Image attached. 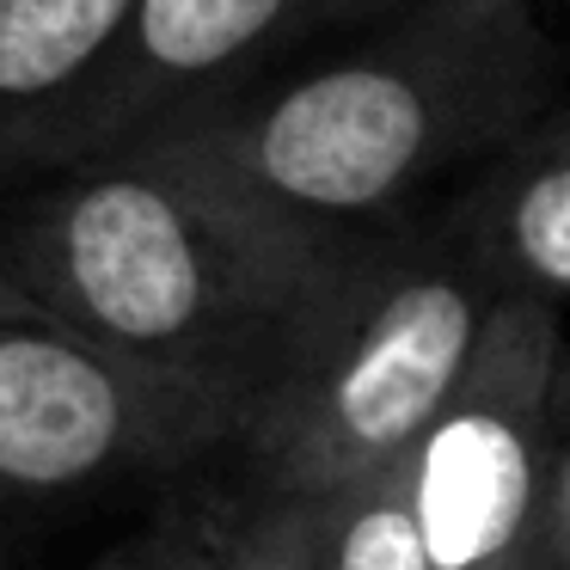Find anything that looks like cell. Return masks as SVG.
Wrapping results in <instances>:
<instances>
[{
    "instance_id": "cell-12",
    "label": "cell",
    "mask_w": 570,
    "mask_h": 570,
    "mask_svg": "<svg viewBox=\"0 0 570 570\" xmlns=\"http://www.w3.org/2000/svg\"><path fill=\"white\" fill-rule=\"evenodd\" d=\"M99 570H185V558H178L173 528H148L136 540H124L117 552H105Z\"/></svg>"
},
{
    "instance_id": "cell-11",
    "label": "cell",
    "mask_w": 570,
    "mask_h": 570,
    "mask_svg": "<svg viewBox=\"0 0 570 570\" xmlns=\"http://www.w3.org/2000/svg\"><path fill=\"white\" fill-rule=\"evenodd\" d=\"M533 552L570 570V344L546 405V448H540V497H533Z\"/></svg>"
},
{
    "instance_id": "cell-8",
    "label": "cell",
    "mask_w": 570,
    "mask_h": 570,
    "mask_svg": "<svg viewBox=\"0 0 570 570\" xmlns=\"http://www.w3.org/2000/svg\"><path fill=\"white\" fill-rule=\"evenodd\" d=\"M136 0H0V190L50 173L75 99Z\"/></svg>"
},
{
    "instance_id": "cell-3",
    "label": "cell",
    "mask_w": 570,
    "mask_h": 570,
    "mask_svg": "<svg viewBox=\"0 0 570 570\" xmlns=\"http://www.w3.org/2000/svg\"><path fill=\"white\" fill-rule=\"evenodd\" d=\"M497 295L448 209L368 234L239 423L246 479L320 503L405 466L466 374Z\"/></svg>"
},
{
    "instance_id": "cell-4",
    "label": "cell",
    "mask_w": 570,
    "mask_h": 570,
    "mask_svg": "<svg viewBox=\"0 0 570 570\" xmlns=\"http://www.w3.org/2000/svg\"><path fill=\"white\" fill-rule=\"evenodd\" d=\"M234 448L203 399L129 368L0 271V521L68 509Z\"/></svg>"
},
{
    "instance_id": "cell-15",
    "label": "cell",
    "mask_w": 570,
    "mask_h": 570,
    "mask_svg": "<svg viewBox=\"0 0 570 570\" xmlns=\"http://www.w3.org/2000/svg\"><path fill=\"white\" fill-rule=\"evenodd\" d=\"M7 540H13V521H0V570H7Z\"/></svg>"
},
{
    "instance_id": "cell-14",
    "label": "cell",
    "mask_w": 570,
    "mask_h": 570,
    "mask_svg": "<svg viewBox=\"0 0 570 570\" xmlns=\"http://www.w3.org/2000/svg\"><path fill=\"white\" fill-rule=\"evenodd\" d=\"M393 7H405V0H350V19H381Z\"/></svg>"
},
{
    "instance_id": "cell-6",
    "label": "cell",
    "mask_w": 570,
    "mask_h": 570,
    "mask_svg": "<svg viewBox=\"0 0 570 570\" xmlns=\"http://www.w3.org/2000/svg\"><path fill=\"white\" fill-rule=\"evenodd\" d=\"M320 26H350V0H136L56 136L50 173L117 154L271 75L276 56Z\"/></svg>"
},
{
    "instance_id": "cell-5",
    "label": "cell",
    "mask_w": 570,
    "mask_h": 570,
    "mask_svg": "<svg viewBox=\"0 0 570 570\" xmlns=\"http://www.w3.org/2000/svg\"><path fill=\"white\" fill-rule=\"evenodd\" d=\"M558 362L564 320L552 301L497 295L466 374L405 460L435 570H497L533 540Z\"/></svg>"
},
{
    "instance_id": "cell-10",
    "label": "cell",
    "mask_w": 570,
    "mask_h": 570,
    "mask_svg": "<svg viewBox=\"0 0 570 570\" xmlns=\"http://www.w3.org/2000/svg\"><path fill=\"white\" fill-rule=\"evenodd\" d=\"M313 515H320V570H435L405 466L320 497Z\"/></svg>"
},
{
    "instance_id": "cell-9",
    "label": "cell",
    "mask_w": 570,
    "mask_h": 570,
    "mask_svg": "<svg viewBox=\"0 0 570 570\" xmlns=\"http://www.w3.org/2000/svg\"><path fill=\"white\" fill-rule=\"evenodd\" d=\"M185 570H320V515L307 497L239 484L166 521Z\"/></svg>"
},
{
    "instance_id": "cell-1",
    "label": "cell",
    "mask_w": 570,
    "mask_h": 570,
    "mask_svg": "<svg viewBox=\"0 0 570 570\" xmlns=\"http://www.w3.org/2000/svg\"><path fill=\"white\" fill-rule=\"evenodd\" d=\"M564 92L533 0H405L350 50L258 75L129 148L313 234L393 227L448 173H479Z\"/></svg>"
},
{
    "instance_id": "cell-2",
    "label": "cell",
    "mask_w": 570,
    "mask_h": 570,
    "mask_svg": "<svg viewBox=\"0 0 570 570\" xmlns=\"http://www.w3.org/2000/svg\"><path fill=\"white\" fill-rule=\"evenodd\" d=\"M362 239L295 227L154 148L43 173L0 203V271L234 435Z\"/></svg>"
},
{
    "instance_id": "cell-7",
    "label": "cell",
    "mask_w": 570,
    "mask_h": 570,
    "mask_svg": "<svg viewBox=\"0 0 570 570\" xmlns=\"http://www.w3.org/2000/svg\"><path fill=\"white\" fill-rule=\"evenodd\" d=\"M448 222L491 271L503 295L570 301V92H558L472 185L448 203Z\"/></svg>"
},
{
    "instance_id": "cell-13",
    "label": "cell",
    "mask_w": 570,
    "mask_h": 570,
    "mask_svg": "<svg viewBox=\"0 0 570 570\" xmlns=\"http://www.w3.org/2000/svg\"><path fill=\"white\" fill-rule=\"evenodd\" d=\"M497 570H564V564H552L546 552H533V546H521V552L509 558V564H497Z\"/></svg>"
}]
</instances>
